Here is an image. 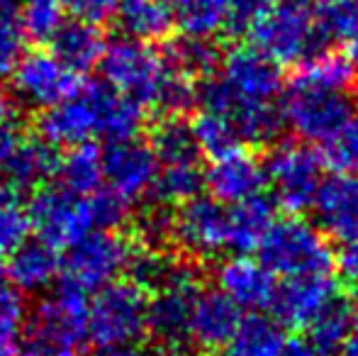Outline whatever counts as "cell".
<instances>
[{"mask_svg":"<svg viewBox=\"0 0 358 356\" xmlns=\"http://www.w3.org/2000/svg\"><path fill=\"white\" fill-rule=\"evenodd\" d=\"M283 93L285 83L278 64L256 47H234L203 78L195 100H200L203 110L222 115L241 144H264L283 124Z\"/></svg>","mask_w":358,"mask_h":356,"instance_id":"1","label":"cell"},{"mask_svg":"<svg viewBox=\"0 0 358 356\" xmlns=\"http://www.w3.org/2000/svg\"><path fill=\"white\" fill-rule=\"evenodd\" d=\"M100 71L108 86L137 100L142 108H154L166 115H180L195 103V81L176 71L164 52L134 37H120L105 44Z\"/></svg>","mask_w":358,"mask_h":356,"instance_id":"2","label":"cell"},{"mask_svg":"<svg viewBox=\"0 0 358 356\" xmlns=\"http://www.w3.org/2000/svg\"><path fill=\"white\" fill-rule=\"evenodd\" d=\"M149 334V290L127 280H113L88 295L85 337L100 352L137 347Z\"/></svg>","mask_w":358,"mask_h":356,"instance_id":"3","label":"cell"},{"mask_svg":"<svg viewBox=\"0 0 358 356\" xmlns=\"http://www.w3.org/2000/svg\"><path fill=\"white\" fill-rule=\"evenodd\" d=\"M251 42L278 66H297L320 52L315 15L297 0H268L249 22Z\"/></svg>","mask_w":358,"mask_h":356,"instance_id":"4","label":"cell"},{"mask_svg":"<svg viewBox=\"0 0 358 356\" xmlns=\"http://www.w3.org/2000/svg\"><path fill=\"white\" fill-rule=\"evenodd\" d=\"M256 249H259V262L275 278L331 273L334 269V249L329 239L317 225L297 215L273 220Z\"/></svg>","mask_w":358,"mask_h":356,"instance_id":"5","label":"cell"},{"mask_svg":"<svg viewBox=\"0 0 358 356\" xmlns=\"http://www.w3.org/2000/svg\"><path fill=\"white\" fill-rule=\"evenodd\" d=\"M66 249L59 278L62 283L90 295L127 276L139 247L117 229H93Z\"/></svg>","mask_w":358,"mask_h":356,"instance_id":"6","label":"cell"},{"mask_svg":"<svg viewBox=\"0 0 358 356\" xmlns=\"http://www.w3.org/2000/svg\"><path fill=\"white\" fill-rule=\"evenodd\" d=\"M149 290V334L164 349L180 352L188 347L190 313L203 290L198 271L185 262L169 259L164 273Z\"/></svg>","mask_w":358,"mask_h":356,"instance_id":"7","label":"cell"},{"mask_svg":"<svg viewBox=\"0 0 358 356\" xmlns=\"http://www.w3.org/2000/svg\"><path fill=\"white\" fill-rule=\"evenodd\" d=\"M312 210L317 227L334 244V266L358 280V173H334L324 178Z\"/></svg>","mask_w":358,"mask_h":356,"instance_id":"8","label":"cell"},{"mask_svg":"<svg viewBox=\"0 0 358 356\" xmlns=\"http://www.w3.org/2000/svg\"><path fill=\"white\" fill-rule=\"evenodd\" d=\"M356 100L351 98V90L324 88L315 83L295 81L283 93L280 113L283 122L290 127L300 142L317 144L331 137L351 115L356 113Z\"/></svg>","mask_w":358,"mask_h":356,"instance_id":"9","label":"cell"},{"mask_svg":"<svg viewBox=\"0 0 358 356\" xmlns=\"http://www.w3.org/2000/svg\"><path fill=\"white\" fill-rule=\"evenodd\" d=\"M264 173L275 203L285 213L300 215L315 203L317 190L324 180V164L310 144L280 142L271 149Z\"/></svg>","mask_w":358,"mask_h":356,"instance_id":"10","label":"cell"},{"mask_svg":"<svg viewBox=\"0 0 358 356\" xmlns=\"http://www.w3.org/2000/svg\"><path fill=\"white\" fill-rule=\"evenodd\" d=\"M171 239L195 259L231 254V208L200 193L183 200L171 218Z\"/></svg>","mask_w":358,"mask_h":356,"instance_id":"11","label":"cell"},{"mask_svg":"<svg viewBox=\"0 0 358 356\" xmlns=\"http://www.w3.org/2000/svg\"><path fill=\"white\" fill-rule=\"evenodd\" d=\"M37 237L57 249H66L95 229L88 195H76L64 185H39L27 205Z\"/></svg>","mask_w":358,"mask_h":356,"instance_id":"12","label":"cell"},{"mask_svg":"<svg viewBox=\"0 0 358 356\" xmlns=\"http://www.w3.org/2000/svg\"><path fill=\"white\" fill-rule=\"evenodd\" d=\"M57 147L27 134L20 120L0 124V183L15 193L34 190L57 173Z\"/></svg>","mask_w":358,"mask_h":356,"instance_id":"13","label":"cell"},{"mask_svg":"<svg viewBox=\"0 0 358 356\" xmlns=\"http://www.w3.org/2000/svg\"><path fill=\"white\" fill-rule=\"evenodd\" d=\"M85 318H88V295L66 283H59V288L47 295L27 320L24 339L76 352L80 344L88 342Z\"/></svg>","mask_w":358,"mask_h":356,"instance_id":"14","label":"cell"},{"mask_svg":"<svg viewBox=\"0 0 358 356\" xmlns=\"http://www.w3.org/2000/svg\"><path fill=\"white\" fill-rule=\"evenodd\" d=\"M10 73L15 100L37 110L52 108L80 88V76L59 62L54 52L22 54Z\"/></svg>","mask_w":358,"mask_h":356,"instance_id":"15","label":"cell"},{"mask_svg":"<svg viewBox=\"0 0 358 356\" xmlns=\"http://www.w3.org/2000/svg\"><path fill=\"white\" fill-rule=\"evenodd\" d=\"M100 157H103V180H108V188L113 193H117L129 205L151 198L159 164L149 144L137 137L115 139L108 142L105 149H100Z\"/></svg>","mask_w":358,"mask_h":356,"instance_id":"16","label":"cell"},{"mask_svg":"<svg viewBox=\"0 0 358 356\" xmlns=\"http://www.w3.org/2000/svg\"><path fill=\"white\" fill-rule=\"evenodd\" d=\"M339 295V283H336L334 273L280 278L275 280L271 310H273V318L283 327L305 329Z\"/></svg>","mask_w":358,"mask_h":356,"instance_id":"17","label":"cell"},{"mask_svg":"<svg viewBox=\"0 0 358 356\" xmlns=\"http://www.w3.org/2000/svg\"><path fill=\"white\" fill-rule=\"evenodd\" d=\"M173 24L185 37L215 39L224 32H239L249 27L261 5L251 0H171Z\"/></svg>","mask_w":358,"mask_h":356,"instance_id":"18","label":"cell"},{"mask_svg":"<svg viewBox=\"0 0 358 356\" xmlns=\"http://www.w3.org/2000/svg\"><path fill=\"white\" fill-rule=\"evenodd\" d=\"M203 183L208 185L210 195L220 200V203H244V200L256 198V195H264V164L246 149L234 147L229 152L213 157Z\"/></svg>","mask_w":358,"mask_h":356,"instance_id":"19","label":"cell"},{"mask_svg":"<svg viewBox=\"0 0 358 356\" xmlns=\"http://www.w3.org/2000/svg\"><path fill=\"white\" fill-rule=\"evenodd\" d=\"M244 310L236 308L220 288H203L195 298L188 325V347L217 352L229 344L239 327Z\"/></svg>","mask_w":358,"mask_h":356,"instance_id":"20","label":"cell"},{"mask_svg":"<svg viewBox=\"0 0 358 356\" xmlns=\"http://www.w3.org/2000/svg\"><path fill=\"white\" fill-rule=\"evenodd\" d=\"M275 276L259 259L249 254H234L217 269V288L241 310L261 313L271 308L275 293Z\"/></svg>","mask_w":358,"mask_h":356,"instance_id":"21","label":"cell"},{"mask_svg":"<svg viewBox=\"0 0 358 356\" xmlns=\"http://www.w3.org/2000/svg\"><path fill=\"white\" fill-rule=\"evenodd\" d=\"M37 127L39 137L52 147H76V144L90 142L93 137H98L95 113L88 95H85V88L80 86L66 100L42 110Z\"/></svg>","mask_w":358,"mask_h":356,"instance_id":"22","label":"cell"},{"mask_svg":"<svg viewBox=\"0 0 358 356\" xmlns=\"http://www.w3.org/2000/svg\"><path fill=\"white\" fill-rule=\"evenodd\" d=\"M83 88L93 105L98 137H105L108 142L137 137L144 124V108L137 100L120 93L108 83H88Z\"/></svg>","mask_w":358,"mask_h":356,"instance_id":"23","label":"cell"},{"mask_svg":"<svg viewBox=\"0 0 358 356\" xmlns=\"http://www.w3.org/2000/svg\"><path fill=\"white\" fill-rule=\"evenodd\" d=\"M5 271L10 276V283L20 293H42L59 280L62 257H59V249L49 242L39 237H29L13 254H8V269Z\"/></svg>","mask_w":358,"mask_h":356,"instance_id":"24","label":"cell"},{"mask_svg":"<svg viewBox=\"0 0 358 356\" xmlns=\"http://www.w3.org/2000/svg\"><path fill=\"white\" fill-rule=\"evenodd\" d=\"M105 44L108 42H105L98 24L83 22V20H66L52 37V52L73 73L83 76L100 64Z\"/></svg>","mask_w":358,"mask_h":356,"instance_id":"25","label":"cell"},{"mask_svg":"<svg viewBox=\"0 0 358 356\" xmlns=\"http://www.w3.org/2000/svg\"><path fill=\"white\" fill-rule=\"evenodd\" d=\"M115 15L122 32L142 42H159L173 27L171 0H120Z\"/></svg>","mask_w":358,"mask_h":356,"instance_id":"26","label":"cell"},{"mask_svg":"<svg viewBox=\"0 0 358 356\" xmlns=\"http://www.w3.org/2000/svg\"><path fill=\"white\" fill-rule=\"evenodd\" d=\"M149 147L159 166H195L203 157L190 124L178 115H166L156 124Z\"/></svg>","mask_w":358,"mask_h":356,"instance_id":"27","label":"cell"},{"mask_svg":"<svg viewBox=\"0 0 358 356\" xmlns=\"http://www.w3.org/2000/svg\"><path fill=\"white\" fill-rule=\"evenodd\" d=\"M285 337L283 325L275 318L259 313L246 315L224 347V356H275Z\"/></svg>","mask_w":358,"mask_h":356,"instance_id":"28","label":"cell"},{"mask_svg":"<svg viewBox=\"0 0 358 356\" xmlns=\"http://www.w3.org/2000/svg\"><path fill=\"white\" fill-rule=\"evenodd\" d=\"M59 180L66 190L76 195H90L98 188H103V157L100 149L90 142L69 147L64 157H59L57 164Z\"/></svg>","mask_w":358,"mask_h":356,"instance_id":"29","label":"cell"},{"mask_svg":"<svg viewBox=\"0 0 358 356\" xmlns=\"http://www.w3.org/2000/svg\"><path fill=\"white\" fill-rule=\"evenodd\" d=\"M231 208V254H249L259 247L264 234L273 225V205L264 195H256Z\"/></svg>","mask_w":358,"mask_h":356,"instance_id":"30","label":"cell"},{"mask_svg":"<svg viewBox=\"0 0 358 356\" xmlns=\"http://www.w3.org/2000/svg\"><path fill=\"white\" fill-rule=\"evenodd\" d=\"M356 322L354 308L344 298H336L307 325V342L312 344L317 356H334L339 352L341 342L351 332Z\"/></svg>","mask_w":358,"mask_h":356,"instance_id":"31","label":"cell"},{"mask_svg":"<svg viewBox=\"0 0 358 356\" xmlns=\"http://www.w3.org/2000/svg\"><path fill=\"white\" fill-rule=\"evenodd\" d=\"M27 303L13 283L0 280V356H20L27 334Z\"/></svg>","mask_w":358,"mask_h":356,"instance_id":"32","label":"cell"},{"mask_svg":"<svg viewBox=\"0 0 358 356\" xmlns=\"http://www.w3.org/2000/svg\"><path fill=\"white\" fill-rule=\"evenodd\" d=\"M164 57L176 71L185 73L193 81L195 78H208L217 69V64H220V54H217L213 39L185 37V34L183 39H176L166 49Z\"/></svg>","mask_w":358,"mask_h":356,"instance_id":"33","label":"cell"},{"mask_svg":"<svg viewBox=\"0 0 358 356\" xmlns=\"http://www.w3.org/2000/svg\"><path fill=\"white\" fill-rule=\"evenodd\" d=\"M15 10L29 42H52L57 29L66 22L64 0H20Z\"/></svg>","mask_w":358,"mask_h":356,"instance_id":"34","label":"cell"},{"mask_svg":"<svg viewBox=\"0 0 358 356\" xmlns=\"http://www.w3.org/2000/svg\"><path fill=\"white\" fill-rule=\"evenodd\" d=\"M295 81L315 83V86L324 88H339V90H351L354 83V71L349 66V59L334 52H315L312 57H307L302 64H297Z\"/></svg>","mask_w":358,"mask_h":356,"instance_id":"35","label":"cell"},{"mask_svg":"<svg viewBox=\"0 0 358 356\" xmlns=\"http://www.w3.org/2000/svg\"><path fill=\"white\" fill-rule=\"evenodd\" d=\"M203 180L205 171L200 169V164H195V166H159L151 200L156 205H180L183 200L200 193Z\"/></svg>","mask_w":358,"mask_h":356,"instance_id":"36","label":"cell"},{"mask_svg":"<svg viewBox=\"0 0 358 356\" xmlns=\"http://www.w3.org/2000/svg\"><path fill=\"white\" fill-rule=\"evenodd\" d=\"M312 15L322 39L351 42L358 34V0H315Z\"/></svg>","mask_w":358,"mask_h":356,"instance_id":"37","label":"cell"},{"mask_svg":"<svg viewBox=\"0 0 358 356\" xmlns=\"http://www.w3.org/2000/svg\"><path fill=\"white\" fill-rule=\"evenodd\" d=\"M320 149L322 164L334 169V173H358V110Z\"/></svg>","mask_w":358,"mask_h":356,"instance_id":"38","label":"cell"},{"mask_svg":"<svg viewBox=\"0 0 358 356\" xmlns=\"http://www.w3.org/2000/svg\"><path fill=\"white\" fill-rule=\"evenodd\" d=\"M32 234L27 205L20 203L15 193L0 190V257H8Z\"/></svg>","mask_w":358,"mask_h":356,"instance_id":"39","label":"cell"},{"mask_svg":"<svg viewBox=\"0 0 358 356\" xmlns=\"http://www.w3.org/2000/svg\"><path fill=\"white\" fill-rule=\"evenodd\" d=\"M190 129H193V137H195V142H198L200 152L208 154L210 159L217 157V154L229 152V149H234V147H241L239 137H236V132L231 129V124L227 122L222 115L213 113V110L200 108L198 118L190 124Z\"/></svg>","mask_w":358,"mask_h":356,"instance_id":"40","label":"cell"},{"mask_svg":"<svg viewBox=\"0 0 358 356\" xmlns=\"http://www.w3.org/2000/svg\"><path fill=\"white\" fill-rule=\"evenodd\" d=\"M24 37L13 0H0V76L10 73L24 54Z\"/></svg>","mask_w":358,"mask_h":356,"instance_id":"41","label":"cell"},{"mask_svg":"<svg viewBox=\"0 0 358 356\" xmlns=\"http://www.w3.org/2000/svg\"><path fill=\"white\" fill-rule=\"evenodd\" d=\"M90 213H93L95 229H117L120 225H124V220L129 218L132 205L127 200H122L113 190L98 188L95 193L88 195Z\"/></svg>","mask_w":358,"mask_h":356,"instance_id":"42","label":"cell"},{"mask_svg":"<svg viewBox=\"0 0 358 356\" xmlns=\"http://www.w3.org/2000/svg\"><path fill=\"white\" fill-rule=\"evenodd\" d=\"M120 0H64V8L73 20H83L90 24L108 22L110 17H115Z\"/></svg>","mask_w":358,"mask_h":356,"instance_id":"43","label":"cell"},{"mask_svg":"<svg viewBox=\"0 0 358 356\" xmlns=\"http://www.w3.org/2000/svg\"><path fill=\"white\" fill-rule=\"evenodd\" d=\"M17 118V100H15L13 90H10L5 83H0V124L15 122Z\"/></svg>","mask_w":358,"mask_h":356,"instance_id":"44","label":"cell"},{"mask_svg":"<svg viewBox=\"0 0 358 356\" xmlns=\"http://www.w3.org/2000/svg\"><path fill=\"white\" fill-rule=\"evenodd\" d=\"M275 356H317L312 344L307 342V337H285V342L280 344Z\"/></svg>","mask_w":358,"mask_h":356,"instance_id":"45","label":"cell"},{"mask_svg":"<svg viewBox=\"0 0 358 356\" xmlns=\"http://www.w3.org/2000/svg\"><path fill=\"white\" fill-rule=\"evenodd\" d=\"M20 356H76V352H66V349L47 347V344L24 339V347H22V354Z\"/></svg>","mask_w":358,"mask_h":356,"instance_id":"46","label":"cell"},{"mask_svg":"<svg viewBox=\"0 0 358 356\" xmlns=\"http://www.w3.org/2000/svg\"><path fill=\"white\" fill-rule=\"evenodd\" d=\"M100 356H180V354L171 352V349H161V352H146V349L127 347V349H115V352H103Z\"/></svg>","mask_w":358,"mask_h":356,"instance_id":"47","label":"cell"},{"mask_svg":"<svg viewBox=\"0 0 358 356\" xmlns=\"http://www.w3.org/2000/svg\"><path fill=\"white\" fill-rule=\"evenodd\" d=\"M334 356H358V320L354 322L351 332L346 334V339L341 342L339 352H336Z\"/></svg>","mask_w":358,"mask_h":356,"instance_id":"48","label":"cell"},{"mask_svg":"<svg viewBox=\"0 0 358 356\" xmlns=\"http://www.w3.org/2000/svg\"><path fill=\"white\" fill-rule=\"evenodd\" d=\"M349 66H351V71H354V78H358V34L354 39L349 42Z\"/></svg>","mask_w":358,"mask_h":356,"instance_id":"49","label":"cell"},{"mask_svg":"<svg viewBox=\"0 0 358 356\" xmlns=\"http://www.w3.org/2000/svg\"><path fill=\"white\" fill-rule=\"evenodd\" d=\"M251 3H256V5H266L268 0H251Z\"/></svg>","mask_w":358,"mask_h":356,"instance_id":"50","label":"cell"},{"mask_svg":"<svg viewBox=\"0 0 358 356\" xmlns=\"http://www.w3.org/2000/svg\"><path fill=\"white\" fill-rule=\"evenodd\" d=\"M0 280H3V266H0Z\"/></svg>","mask_w":358,"mask_h":356,"instance_id":"51","label":"cell"},{"mask_svg":"<svg viewBox=\"0 0 358 356\" xmlns=\"http://www.w3.org/2000/svg\"><path fill=\"white\" fill-rule=\"evenodd\" d=\"M297 3H307V0H297Z\"/></svg>","mask_w":358,"mask_h":356,"instance_id":"52","label":"cell"}]
</instances>
